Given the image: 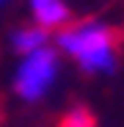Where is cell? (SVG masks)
<instances>
[{"label":"cell","mask_w":124,"mask_h":127,"mask_svg":"<svg viewBox=\"0 0 124 127\" xmlns=\"http://www.w3.org/2000/svg\"><path fill=\"white\" fill-rule=\"evenodd\" d=\"M28 8L33 17V25L44 28L47 33H58L61 28H66L72 17L66 0H28Z\"/></svg>","instance_id":"cell-3"},{"label":"cell","mask_w":124,"mask_h":127,"mask_svg":"<svg viewBox=\"0 0 124 127\" xmlns=\"http://www.w3.org/2000/svg\"><path fill=\"white\" fill-rule=\"evenodd\" d=\"M61 72V55L50 44L44 50H36L30 55H19V64L14 69V94L22 102H39L50 94Z\"/></svg>","instance_id":"cell-2"},{"label":"cell","mask_w":124,"mask_h":127,"mask_svg":"<svg viewBox=\"0 0 124 127\" xmlns=\"http://www.w3.org/2000/svg\"><path fill=\"white\" fill-rule=\"evenodd\" d=\"M58 55L72 58L86 75H113L119 66V39L99 19L69 22L55 33Z\"/></svg>","instance_id":"cell-1"},{"label":"cell","mask_w":124,"mask_h":127,"mask_svg":"<svg viewBox=\"0 0 124 127\" xmlns=\"http://www.w3.org/2000/svg\"><path fill=\"white\" fill-rule=\"evenodd\" d=\"M3 3H6V0H0V6H3Z\"/></svg>","instance_id":"cell-6"},{"label":"cell","mask_w":124,"mask_h":127,"mask_svg":"<svg viewBox=\"0 0 124 127\" xmlns=\"http://www.w3.org/2000/svg\"><path fill=\"white\" fill-rule=\"evenodd\" d=\"M58 127H97V122H94V113L88 108L77 105V108H69L64 116H61Z\"/></svg>","instance_id":"cell-5"},{"label":"cell","mask_w":124,"mask_h":127,"mask_svg":"<svg viewBox=\"0 0 124 127\" xmlns=\"http://www.w3.org/2000/svg\"><path fill=\"white\" fill-rule=\"evenodd\" d=\"M50 36L44 28H39V25H22V28H17L11 33V50L17 55H30L36 50H44L50 47Z\"/></svg>","instance_id":"cell-4"}]
</instances>
